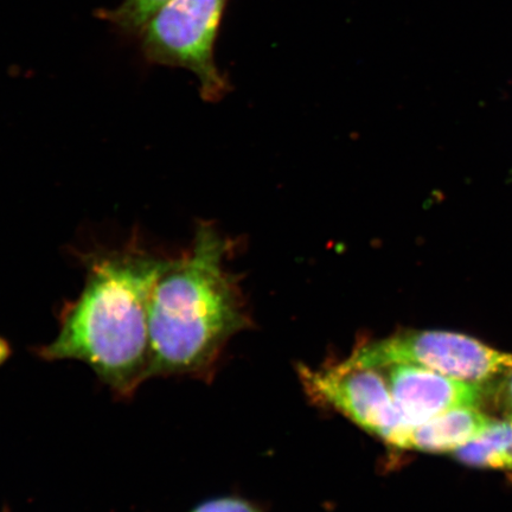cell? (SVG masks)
<instances>
[{
  "label": "cell",
  "mask_w": 512,
  "mask_h": 512,
  "mask_svg": "<svg viewBox=\"0 0 512 512\" xmlns=\"http://www.w3.org/2000/svg\"><path fill=\"white\" fill-rule=\"evenodd\" d=\"M170 260L137 246L87 256L85 287L38 355L86 363L115 394L131 398L149 380L150 303Z\"/></svg>",
  "instance_id": "6da1fadb"
},
{
  "label": "cell",
  "mask_w": 512,
  "mask_h": 512,
  "mask_svg": "<svg viewBox=\"0 0 512 512\" xmlns=\"http://www.w3.org/2000/svg\"><path fill=\"white\" fill-rule=\"evenodd\" d=\"M380 370L409 428L454 408L478 407L486 394L485 383L452 379L414 364H390Z\"/></svg>",
  "instance_id": "8992f818"
},
{
  "label": "cell",
  "mask_w": 512,
  "mask_h": 512,
  "mask_svg": "<svg viewBox=\"0 0 512 512\" xmlns=\"http://www.w3.org/2000/svg\"><path fill=\"white\" fill-rule=\"evenodd\" d=\"M494 420L479 411L478 407L454 408L411 428L401 448L428 453H454L479 437Z\"/></svg>",
  "instance_id": "52a82bcc"
},
{
  "label": "cell",
  "mask_w": 512,
  "mask_h": 512,
  "mask_svg": "<svg viewBox=\"0 0 512 512\" xmlns=\"http://www.w3.org/2000/svg\"><path fill=\"white\" fill-rule=\"evenodd\" d=\"M169 0H123L113 9L100 10L98 17L126 35H137L150 18Z\"/></svg>",
  "instance_id": "9c48e42d"
},
{
  "label": "cell",
  "mask_w": 512,
  "mask_h": 512,
  "mask_svg": "<svg viewBox=\"0 0 512 512\" xmlns=\"http://www.w3.org/2000/svg\"><path fill=\"white\" fill-rule=\"evenodd\" d=\"M298 374L312 399L335 409L384 443L401 448L411 428L380 369L354 368L343 362L320 369L300 364Z\"/></svg>",
  "instance_id": "5b68a950"
},
{
  "label": "cell",
  "mask_w": 512,
  "mask_h": 512,
  "mask_svg": "<svg viewBox=\"0 0 512 512\" xmlns=\"http://www.w3.org/2000/svg\"><path fill=\"white\" fill-rule=\"evenodd\" d=\"M343 363L370 369L414 364L452 379L485 383L512 369V354L458 332L406 330L362 344Z\"/></svg>",
  "instance_id": "277c9868"
},
{
  "label": "cell",
  "mask_w": 512,
  "mask_h": 512,
  "mask_svg": "<svg viewBox=\"0 0 512 512\" xmlns=\"http://www.w3.org/2000/svg\"><path fill=\"white\" fill-rule=\"evenodd\" d=\"M190 512H264L258 505L239 497H221L198 504Z\"/></svg>",
  "instance_id": "30bf717a"
},
{
  "label": "cell",
  "mask_w": 512,
  "mask_h": 512,
  "mask_svg": "<svg viewBox=\"0 0 512 512\" xmlns=\"http://www.w3.org/2000/svg\"><path fill=\"white\" fill-rule=\"evenodd\" d=\"M227 0H169L139 32L144 59L196 76L204 100L219 101L229 82L215 62V43Z\"/></svg>",
  "instance_id": "3957f363"
},
{
  "label": "cell",
  "mask_w": 512,
  "mask_h": 512,
  "mask_svg": "<svg viewBox=\"0 0 512 512\" xmlns=\"http://www.w3.org/2000/svg\"><path fill=\"white\" fill-rule=\"evenodd\" d=\"M232 243L201 222L188 252L171 259L149 312V379H209L227 343L251 326L240 278L226 267Z\"/></svg>",
  "instance_id": "7a4b0ae2"
},
{
  "label": "cell",
  "mask_w": 512,
  "mask_h": 512,
  "mask_svg": "<svg viewBox=\"0 0 512 512\" xmlns=\"http://www.w3.org/2000/svg\"><path fill=\"white\" fill-rule=\"evenodd\" d=\"M454 456L466 465L512 470V422L494 420L479 437L454 452Z\"/></svg>",
  "instance_id": "ba28073f"
},
{
  "label": "cell",
  "mask_w": 512,
  "mask_h": 512,
  "mask_svg": "<svg viewBox=\"0 0 512 512\" xmlns=\"http://www.w3.org/2000/svg\"><path fill=\"white\" fill-rule=\"evenodd\" d=\"M509 381H508V401H509V409H510V418L509 420L512 422V369L509 371Z\"/></svg>",
  "instance_id": "8fae6325"
}]
</instances>
